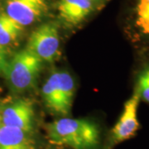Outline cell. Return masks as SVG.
<instances>
[{"label":"cell","instance_id":"obj_4","mask_svg":"<svg viewBox=\"0 0 149 149\" xmlns=\"http://www.w3.org/2000/svg\"><path fill=\"white\" fill-rule=\"evenodd\" d=\"M139 102L138 94L133 92L125 102L120 117L109 133L104 149H113L118 144L136 136L141 128L138 118Z\"/></svg>","mask_w":149,"mask_h":149},{"label":"cell","instance_id":"obj_8","mask_svg":"<svg viewBox=\"0 0 149 149\" xmlns=\"http://www.w3.org/2000/svg\"><path fill=\"white\" fill-rule=\"evenodd\" d=\"M128 28L135 42L146 43L149 47V0H133Z\"/></svg>","mask_w":149,"mask_h":149},{"label":"cell","instance_id":"obj_1","mask_svg":"<svg viewBox=\"0 0 149 149\" xmlns=\"http://www.w3.org/2000/svg\"><path fill=\"white\" fill-rule=\"evenodd\" d=\"M47 133L52 144L72 149H99L101 142L100 127L85 118L63 117L49 123Z\"/></svg>","mask_w":149,"mask_h":149},{"label":"cell","instance_id":"obj_14","mask_svg":"<svg viewBox=\"0 0 149 149\" xmlns=\"http://www.w3.org/2000/svg\"><path fill=\"white\" fill-rule=\"evenodd\" d=\"M1 107H0V128H1V126H2V121H1Z\"/></svg>","mask_w":149,"mask_h":149},{"label":"cell","instance_id":"obj_11","mask_svg":"<svg viewBox=\"0 0 149 149\" xmlns=\"http://www.w3.org/2000/svg\"><path fill=\"white\" fill-rule=\"evenodd\" d=\"M24 27L3 13L0 12V47L7 48L16 43Z\"/></svg>","mask_w":149,"mask_h":149},{"label":"cell","instance_id":"obj_13","mask_svg":"<svg viewBox=\"0 0 149 149\" xmlns=\"http://www.w3.org/2000/svg\"><path fill=\"white\" fill-rule=\"evenodd\" d=\"M8 63L7 48L0 47V74H4Z\"/></svg>","mask_w":149,"mask_h":149},{"label":"cell","instance_id":"obj_2","mask_svg":"<svg viewBox=\"0 0 149 149\" xmlns=\"http://www.w3.org/2000/svg\"><path fill=\"white\" fill-rule=\"evenodd\" d=\"M44 103L56 115L66 117L70 113L74 95V82L68 72L53 71L42 90Z\"/></svg>","mask_w":149,"mask_h":149},{"label":"cell","instance_id":"obj_3","mask_svg":"<svg viewBox=\"0 0 149 149\" xmlns=\"http://www.w3.org/2000/svg\"><path fill=\"white\" fill-rule=\"evenodd\" d=\"M42 66V61L24 48L8 61L3 75L11 89L20 93L34 87Z\"/></svg>","mask_w":149,"mask_h":149},{"label":"cell","instance_id":"obj_10","mask_svg":"<svg viewBox=\"0 0 149 149\" xmlns=\"http://www.w3.org/2000/svg\"><path fill=\"white\" fill-rule=\"evenodd\" d=\"M0 149H37L33 133L2 125L0 128Z\"/></svg>","mask_w":149,"mask_h":149},{"label":"cell","instance_id":"obj_9","mask_svg":"<svg viewBox=\"0 0 149 149\" xmlns=\"http://www.w3.org/2000/svg\"><path fill=\"white\" fill-rule=\"evenodd\" d=\"M56 8L60 19L66 26L76 27L91 15L96 7L90 0H58Z\"/></svg>","mask_w":149,"mask_h":149},{"label":"cell","instance_id":"obj_7","mask_svg":"<svg viewBox=\"0 0 149 149\" xmlns=\"http://www.w3.org/2000/svg\"><path fill=\"white\" fill-rule=\"evenodd\" d=\"M33 102L28 98H20L1 109L2 125L34 133L35 113Z\"/></svg>","mask_w":149,"mask_h":149},{"label":"cell","instance_id":"obj_12","mask_svg":"<svg viewBox=\"0 0 149 149\" xmlns=\"http://www.w3.org/2000/svg\"><path fill=\"white\" fill-rule=\"evenodd\" d=\"M133 92L138 94L140 101L149 104V60L142 65L136 73Z\"/></svg>","mask_w":149,"mask_h":149},{"label":"cell","instance_id":"obj_5","mask_svg":"<svg viewBox=\"0 0 149 149\" xmlns=\"http://www.w3.org/2000/svg\"><path fill=\"white\" fill-rule=\"evenodd\" d=\"M42 61L52 62L60 55V35L56 22H47L30 35L26 47Z\"/></svg>","mask_w":149,"mask_h":149},{"label":"cell","instance_id":"obj_6","mask_svg":"<svg viewBox=\"0 0 149 149\" xmlns=\"http://www.w3.org/2000/svg\"><path fill=\"white\" fill-rule=\"evenodd\" d=\"M3 13L25 27L38 22L47 13L49 0H3Z\"/></svg>","mask_w":149,"mask_h":149}]
</instances>
